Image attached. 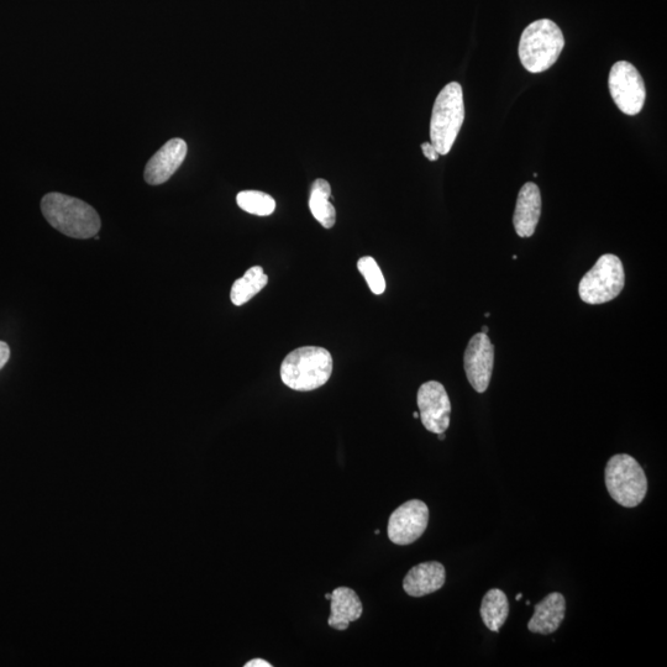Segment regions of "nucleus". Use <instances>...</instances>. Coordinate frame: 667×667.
Masks as SVG:
<instances>
[{
	"mask_svg": "<svg viewBox=\"0 0 667 667\" xmlns=\"http://www.w3.org/2000/svg\"><path fill=\"white\" fill-rule=\"evenodd\" d=\"M41 212L52 228L73 239L94 238L102 227L96 209L62 193L46 194L41 201Z\"/></svg>",
	"mask_w": 667,
	"mask_h": 667,
	"instance_id": "nucleus-1",
	"label": "nucleus"
},
{
	"mask_svg": "<svg viewBox=\"0 0 667 667\" xmlns=\"http://www.w3.org/2000/svg\"><path fill=\"white\" fill-rule=\"evenodd\" d=\"M333 374V357L327 349L304 346L288 354L281 365L282 382L291 390L309 392L329 381Z\"/></svg>",
	"mask_w": 667,
	"mask_h": 667,
	"instance_id": "nucleus-2",
	"label": "nucleus"
},
{
	"mask_svg": "<svg viewBox=\"0 0 667 667\" xmlns=\"http://www.w3.org/2000/svg\"><path fill=\"white\" fill-rule=\"evenodd\" d=\"M565 47L563 31L549 19L534 21L519 41V59L530 73L548 71Z\"/></svg>",
	"mask_w": 667,
	"mask_h": 667,
	"instance_id": "nucleus-3",
	"label": "nucleus"
},
{
	"mask_svg": "<svg viewBox=\"0 0 667 667\" xmlns=\"http://www.w3.org/2000/svg\"><path fill=\"white\" fill-rule=\"evenodd\" d=\"M464 120L465 104L461 84H446L435 99L430 120V140L439 155H448L453 149Z\"/></svg>",
	"mask_w": 667,
	"mask_h": 667,
	"instance_id": "nucleus-4",
	"label": "nucleus"
},
{
	"mask_svg": "<svg viewBox=\"0 0 667 667\" xmlns=\"http://www.w3.org/2000/svg\"><path fill=\"white\" fill-rule=\"evenodd\" d=\"M605 479L609 496L623 507H638L647 496V475L633 456H612L606 466Z\"/></svg>",
	"mask_w": 667,
	"mask_h": 667,
	"instance_id": "nucleus-5",
	"label": "nucleus"
},
{
	"mask_svg": "<svg viewBox=\"0 0 667 667\" xmlns=\"http://www.w3.org/2000/svg\"><path fill=\"white\" fill-rule=\"evenodd\" d=\"M626 285V273L621 259L612 254L602 255L595 266L582 278L579 294L587 304L613 301Z\"/></svg>",
	"mask_w": 667,
	"mask_h": 667,
	"instance_id": "nucleus-6",
	"label": "nucleus"
},
{
	"mask_svg": "<svg viewBox=\"0 0 667 667\" xmlns=\"http://www.w3.org/2000/svg\"><path fill=\"white\" fill-rule=\"evenodd\" d=\"M609 91L619 110L627 115L642 112L647 91L637 68L627 61L614 63L608 78Z\"/></svg>",
	"mask_w": 667,
	"mask_h": 667,
	"instance_id": "nucleus-7",
	"label": "nucleus"
},
{
	"mask_svg": "<svg viewBox=\"0 0 667 667\" xmlns=\"http://www.w3.org/2000/svg\"><path fill=\"white\" fill-rule=\"evenodd\" d=\"M429 523V508L423 501L403 503L391 514L387 533L396 545H409L422 537Z\"/></svg>",
	"mask_w": 667,
	"mask_h": 667,
	"instance_id": "nucleus-8",
	"label": "nucleus"
},
{
	"mask_svg": "<svg viewBox=\"0 0 667 667\" xmlns=\"http://www.w3.org/2000/svg\"><path fill=\"white\" fill-rule=\"evenodd\" d=\"M419 418L430 433L441 434L448 430L451 402L445 387L437 381L423 383L418 391Z\"/></svg>",
	"mask_w": 667,
	"mask_h": 667,
	"instance_id": "nucleus-9",
	"label": "nucleus"
},
{
	"mask_svg": "<svg viewBox=\"0 0 667 667\" xmlns=\"http://www.w3.org/2000/svg\"><path fill=\"white\" fill-rule=\"evenodd\" d=\"M495 348L488 335L479 333L472 336L464 354V369L467 380L477 393H485L490 386Z\"/></svg>",
	"mask_w": 667,
	"mask_h": 667,
	"instance_id": "nucleus-10",
	"label": "nucleus"
},
{
	"mask_svg": "<svg viewBox=\"0 0 667 667\" xmlns=\"http://www.w3.org/2000/svg\"><path fill=\"white\" fill-rule=\"evenodd\" d=\"M185 140L172 139L161 147L147 162L144 177L151 186H160L173 176L187 156Z\"/></svg>",
	"mask_w": 667,
	"mask_h": 667,
	"instance_id": "nucleus-11",
	"label": "nucleus"
},
{
	"mask_svg": "<svg viewBox=\"0 0 667 667\" xmlns=\"http://www.w3.org/2000/svg\"><path fill=\"white\" fill-rule=\"evenodd\" d=\"M542 215V194L535 183L528 182L518 194L516 210H514L513 224L521 238H530Z\"/></svg>",
	"mask_w": 667,
	"mask_h": 667,
	"instance_id": "nucleus-12",
	"label": "nucleus"
},
{
	"mask_svg": "<svg viewBox=\"0 0 667 667\" xmlns=\"http://www.w3.org/2000/svg\"><path fill=\"white\" fill-rule=\"evenodd\" d=\"M446 580V572L443 564L438 561L414 566L403 580V588L407 595L412 597H423L430 595L443 588Z\"/></svg>",
	"mask_w": 667,
	"mask_h": 667,
	"instance_id": "nucleus-13",
	"label": "nucleus"
},
{
	"mask_svg": "<svg viewBox=\"0 0 667 667\" xmlns=\"http://www.w3.org/2000/svg\"><path fill=\"white\" fill-rule=\"evenodd\" d=\"M565 611V597L559 592L550 593L534 607V614L528 623V629L535 634H553L564 622Z\"/></svg>",
	"mask_w": 667,
	"mask_h": 667,
	"instance_id": "nucleus-14",
	"label": "nucleus"
},
{
	"mask_svg": "<svg viewBox=\"0 0 667 667\" xmlns=\"http://www.w3.org/2000/svg\"><path fill=\"white\" fill-rule=\"evenodd\" d=\"M332 613L328 619L330 627L336 630H346L350 623L360 619L364 608L360 597L349 587H338L332 593Z\"/></svg>",
	"mask_w": 667,
	"mask_h": 667,
	"instance_id": "nucleus-15",
	"label": "nucleus"
},
{
	"mask_svg": "<svg viewBox=\"0 0 667 667\" xmlns=\"http://www.w3.org/2000/svg\"><path fill=\"white\" fill-rule=\"evenodd\" d=\"M330 198H332V187L328 181L319 178L313 183L309 208H311L313 217L325 229H332L336 222V210Z\"/></svg>",
	"mask_w": 667,
	"mask_h": 667,
	"instance_id": "nucleus-16",
	"label": "nucleus"
},
{
	"mask_svg": "<svg viewBox=\"0 0 667 667\" xmlns=\"http://www.w3.org/2000/svg\"><path fill=\"white\" fill-rule=\"evenodd\" d=\"M509 614V602L504 593L498 588H493L483 597L481 605V618L485 626L498 633L506 623Z\"/></svg>",
	"mask_w": 667,
	"mask_h": 667,
	"instance_id": "nucleus-17",
	"label": "nucleus"
},
{
	"mask_svg": "<svg viewBox=\"0 0 667 667\" xmlns=\"http://www.w3.org/2000/svg\"><path fill=\"white\" fill-rule=\"evenodd\" d=\"M267 283H269V277H267L264 269H262L261 266L251 267V269L248 270L243 277L239 278V280H236L233 287H231V302H233L235 306H243V304L251 301L257 293L264 290Z\"/></svg>",
	"mask_w": 667,
	"mask_h": 667,
	"instance_id": "nucleus-18",
	"label": "nucleus"
},
{
	"mask_svg": "<svg viewBox=\"0 0 667 667\" xmlns=\"http://www.w3.org/2000/svg\"><path fill=\"white\" fill-rule=\"evenodd\" d=\"M236 203L244 212L259 217H269L276 210V202L270 194L260 191H243L236 197Z\"/></svg>",
	"mask_w": 667,
	"mask_h": 667,
	"instance_id": "nucleus-19",
	"label": "nucleus"
},
{
	"mask_svg": "<svg viewBox=\"0 0 667 667\" xmlns=\"http://www.w3.org/2000/svg\"><path fill=\"white\" fill-rule=\"evenodd\" d=\"M357 269H359L361 275L365 277L367 285H369L372 293L376 294V296H380V294L386 291L385 277H383L380 266L377 265L374 257H361L359 262H357Z\"/></svg>",
	"mask_w": 667,
	"mask_h": 667,
	"instance_id": "nucleus-20",
	"label": "nucleus"
},
{
	"mask_svg": "<svg viewBox=\"0 0 667 667\" xmlns=\"http://www.w3.org/2000/svg\"><path fill=\"white\" fill-rule=\"evenodd\" d=\"M422 150H423L424 156L427 157L428 160L438 161L440 155H439V152L437 151V149H435V147L432 143L422 144Z\"/></svg>",
	"mask_w": 667,
	"mask_h": 667,
	"instance_id": "nucleus-21",
	"label": "nucleus"
},
{
	"mask_svg": "<svg viewBox=\"0 0 667 667\" xmlns=\"http://www.w3.org/2000/svg\"><path fill=\"white\" fill-rule=\"evenodd\" d=\"M10 357V349L7 343L0 341V370L3 369Z\"/></svg>",
	"mask_w": 667,
	"mask_h": 667,
	"instance_id": "nucleus-22",
	"label": "nucleus"
},
{
	"mask_svg": "<svg viewBox=\"0 0 667 667\" xmlns=\"http://www.w3.org/2000/svg\"><path fill=\"white\" fill-rule=\"evenodd\" d=\"M272 665L267 663V661L262 660V659H255L249 661L248 664L245 665V667H271Z\"/></svg>",
	"mask_w": 667,
	"mask_h": 667,
	"instance_id": "nucleus-23",
	"label": "nucleus"
},
{
	"mask_svg": "<svg viewBox=\"0 0 667 667\" xmlns=\"http://www.w3.org/2000/svg\"><path fill=\"white\" fill-rule=\"evenodd\" d=\"M522 597H523L522 593H518V595H517V597H516V600H517V601H521V600H522Z\"/></svg>",
	"mask_w": 667,
	"mask_h": 667,
	"instance_id": "nucleus-24",
	"label": "nucleus"
},
{
	"mask_svg": "<svg viewBox=\"0 0 667 667\" xmlns=\"http://www.w3.org/2000/svg\"><path fill=\"white\" fill-rule=\"evenodd\" d=\"M438 437H439L440 440H444L445 439V433L438 434Z\"/></svg>",
	"mask_w": 667,
	"mask_h": 667,
	"instance_id": "nucleus-25",
	"label": "nucleus"
},
{
	"mask_svg": "<svg viewBox=\"0 0 667 667\" xmlns=\"http://www.w3.org/2000/svg\"><path fill=\"white\" fill-rule=\"evenodd\" d=\"M481 333L487 334L488 333V328L487 327H482V332Z\"/></svg>",
	"mask_w": 667,
	"mask_h": 667,
	"instance_id": "nucleus-26",
	"label": "nucleus"
},
{
	"mask_svg": "<svg viewBox=\"0 0 667 667\" xmlns=\"http://www.w3.org/2000/svg\"><path fill=\"white\" fill-rule=\"evenodd\" d=\"M325 598H327V600H330V598H332V593H328V595H325Z\"/></svg>",
	"mask_w": 667,
	"mask_h": 667,
	"instance_id": "nucleus-27",
	"label": "nucleus"
},
{
	"mask_svg": "<svg viewBox=\"0 0 667 667\" xmlns=\"http://www.w3.org/2000/svg\"><path fill=\"white\" fill-rule=\"evenodd\" d=\"M413 417L416 418V419H418V418H419V413H418V412H414V413H413Z\"/></svg>",
	"mask_w": 667,
	"mask_h": 667,
	"instance_id": "nucleus-28",
	"label": "nucleus"
}]
</instances>
